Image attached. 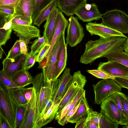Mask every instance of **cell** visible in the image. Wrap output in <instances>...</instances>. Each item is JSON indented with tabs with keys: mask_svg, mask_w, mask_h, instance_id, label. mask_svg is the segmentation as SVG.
Here are the masks:
<instances>
[{
	"mask_svg": "<svg viewBox=\"0 0 128 128\" xmlns=\"http://www.w3.org/2000/svg\"><path fill=\"white\" fill-rule=\"evenodd\" d=\"M12 80L19 87H24L32 84L33 78L28 70L23 69L12 77Z\"/></svg>",
	"mask_w": 128,
	"mask_h": 128,
	"instance_id": "21",
	"label": "cell"
},
{
	"mask_svg": "<svg viewBox=\"0 0 128 128\" xmlns=\"http://www.w3.org/2000/svg\"><path fill=\"white\" fill-rule=\"evenodd\" d=\"M78 91L73 95L60 112L56 115L55 119L57 120L58 122L62 119L67 113L72 104L73 99L76 95Z\"/></svg>",
	"mask_w": 128,
	"mask_h": 128,
	"instance_id": "38",
	"label": "cell"
},
{
	"mask_svg": "<svg viewBox=\"0 0 128 128\" xmlns=\"http://www.w3.org/2000/svg\"><path fill=\"white\" fill-rule=\"evenodd\" d=\"M47 87V84H44L41 88L40 93L38 104L39 116L43 110V105L46 96Z\"/></svg>",
	"mask_w": 128,
	"mask_h": 128,
	"instance_id": "37",
	"label": "cell"
},
{
	"mask_svg": "<svg viewBox=\"0 0 128 128\" xmlns=\"http://www.w3.org/2000/svg\"><path fill=\"white\" fill-rule=\"evenodd\" d=\"M69 68L65 69L62 76L58 78L51 81L53 102L61 100L64 96L72 83L73 76L70 74Z\"/></svg>",
	"mask_w": 128,
	"mask_h": 128,
	"instance_id": "8",
	"label": "cell"
},
{
	"mask_svg": "<svg viewBox=\"0 0 128 128\" xmlns=\"http://www.w3.org/2000/svg\"><path fill=\"white\" fill-rule=\"evenodd\" d=\"M50 47V44L47 42L42 47L40 50L36 54V62L38 63L41 62L47 55Z\"/></svg>",
	"mask_w": 128,
	"mask_h": 128,
	"instance_id": "41",
	"label": "cell"
},
{
	"mask_svg": "<svg viewBox=\"0 0 128 128\" xmlns=\"http://www.w3.org/2000/svg\"><path fill=\"white\" fill-rule=\"evenodd\" d=\"M68 24V20L65 17L62 12L58 9L56 16L54 32L50 44V49L47 55L41 62L38 63V68H42L46 64L49 56L56 41L62 32H65Z\"/></svg>",
	"mask_w": 128,
	"mask_h": 128,
	"instance_id": "11",
	"label": "cell"
},
{
	"mask_svg": "<svg viewBox=\"0 0 128 128\" xmlns=\"http://www.w3.org/2000/svg\"><path fill=\"white\" fill-rule=\"evenodd\" d=\"M102 116L101 112L99 113L90 108L88 111L86 120L93 121L99 125Z\"/></svg>",
	"mask_w": 128,
	"mask_h": 128,
	"instance_id": "40",
	"label": "cell"
},
{
	"mask_svg": "<svg viewBox=\"0 0 128 128\" xmlns=\"http://www.w3.org/2000/svg\"><path fill=\"white\" fill-rule=\"evenodd\" d=\"M26 106H18L15 120V128H20L23 123L25 114Z\"/></svg>",
	"mask_w": 128,
	"mask_h": 128,
	"instance_id": "32",
	"label": "cell"
},
{
	"mask_svg": "<svg viewBox=\"0 0 128 128\" xmlns=\"http://www.w3.org/2000/svg\"><path fill=\"white\" fill-rule=\"evenodd\" d=\"M86 71L96 78L103 79L114 80L116 76L109 74L99 69L87 70Z\"/></svg>",
	"mask_w": 128,
	"mask_h": 128,
	"instance_id": "33",
	"label": "cell"
},
{
	"mask_svg": "<svg viewBox=\"0 0 128 128\" xmlns=\"http://www.w3.org/2000/svg\"><path fill=\"white\" fill-rule=\"evenodd\" d=\"M56 7L46 19L44 26L43 36L50 44L53 38L56 28V16L58 8Z\"/></svg>",
	"mask_w": 128,
	"mask_h": 128,
	"instance_id": "19",
	"label": "cell"
},
{
	"mask_svg": "<svg viewBox=\"0 0 128 128\" xmlns=\"http://www.w3.org/2000/svg\"><path fill=\"white\" fill-rule=\"evenodd\" d=\"M108 61H114L119 62L128 68V53L124 51L116 52L105 56Z\"/></svg>",
	"mask_w": 128,
	"mask_h": 128,
	"instance_id": "28",
	"label": "cell"
},
{
	"mask_svg": "<svg viewBox=\"0 0 128 128\" xmlns=\"http://www.w3.org/2000/svg\"><path fill=\"white\" fill-rule=\"evenodd\" d=\"M86 30L91 36L93 35L99 36L105 39L117 36L128 38L124 34L106 26L101 23L89 22L86 25Z\"/></svg>",
	"mask_w": 128,
	"mask_h": 128,
	"instance_id": "12",
	"label": "cell"
},
{
	"mask_svg": "<svg viewBox=\"0 0 128 128\" xmlns=\"http://www.w3.org/2000/svg\"><path fill=\"white\" fill-rule=\"evenodd\" d=\"M87 115L85 116L78 120L76 123L75 128H84L86 123Z\"/></svg>",
	"mask_w": 128,
	"mask_h": 128,
	"instance_id": "49",
	"label": "cell"
},
{
	"mask_svg": "<svg viewBox=\"0 0 128 128\" xmlns=\"http://www.w3.org/2000/svg\"><path fill=\"white\" fill-rule=\"evenodd\" d=\"M87 0H57V7L67 16L73 15Z\"/></svg>",
	"mask_w": 128,
	"mask_h": 128,
	"instance_id": "18",
	"label": "cell"
},
{
	"mask_svg": "<svg viewBox=\"0 0 128 128\" xmlns=\"http://www.w3.org/2000/svg\"><path fill=\"white\" fill-rule=\"evenodd\" d=\"M124 50V51L128 53V38H126L125 42Z\"/></svg>",
	"mask_w": 128,
	"mask_h": 128,
	"instance_id": "51",
	"label": "cell"
},
{
	"mask_svg": "<svg viewBox=\"0 0 128 128\" xmlns=\"http://www.w3.org/2000/svg\"><path fill=\"white\" fill-rule=\"evenodd\" d=\"M68 21L66 38V43L70 47H74L82 41L85 33L83 28L78 22L76 17L71 16Z\"/></svg>",
	"mask_w": 128,
	"mask_h": 128,
	"instance_id": "9",
	"label": "cell"
},
{
	"mask_svg": "<svg viewBox=\"0 0 128 128\" xmlns=\"http://www.w3.org/2000/svg\"><path fill=\"white\" fill-rule=\"evenodd\" d=\"M15 8L7 6H0V14L2 15L9 19L14 17Z\"/></svg>",
	"mask_w": 128,
	"mask_h": 128,
	"instance_id": "39",
	"label": "cell"
},
{
	"mask_svg": "<svg viewBox=\"0 0 128 128\" xmlns=\"http://www.w3.org/2000/svg\"><path fill=\"white\" fill-rule=\"evenodd\" d=\"M0 46L4 45L10 38L12 30L11 29L12 20L0 14Z\"/></svg>",
	"mask_w": 128,
	"mask_h": 128,
	"instance_id": "20",
	"label": "cell"
},
{
	"mask_svg": "<svg viewBox=\"0 0 128 128\" xmlns=\"http://www.w3.org/2000/svg\"><path fill=\"white\" fill-rule=\"evenodd\" d=\"M36 55L32 54L30 52L26 55L24 69L28 70L34 65L36 62Z\"/></svg>",
	"mask_w": 128,
	"mask_h": 128,
	"instance_id": "36",
	"label": "cell"
},
{
	"mask_svg": "<svg viewBox=\"0 0 128 128\" xmlns=\"http://www.w3.org/2000/svg\"><path fill=\"white\" fill-rule=\"evenodd\" d=\"M102 24L124 34H128V15L120 10H107L103 14Z\"/></svg>",
	"mask_w": 128,
	"mask_h": 128,
	"instance_id": "3",
	"label": "cell"
},
{
	"mask_svg": "<svg viewBox=\"0 0 128 128\" xmlns=\"http://www.w3.org/2000/svg\"><path fill=\"white\" fill-rule=\"evenodd\" d=\"M90 108L86 97L85 93L82 97L76 111L71 118L69 122L71 123H76L82 117L87 115L88 110Z\"/></svg>",
	"mask_w": 128,
	"mask_h": 128,
	"instance_id": "25",
	"label": "cell"
},
{
	"mask_svg": "<svg viewBox=\"0 0 128 128\" xmlns=\"http://www.w3.org/2000/svg\"><path fill=\"white\" fill-rule=\"evenodd\" d=\"M67 44L64 42L60 50L54 80L58 78L66 67L67 58Z\"/></svg>",
	"mask_w": 128,
	"mask_h": 128,
	"instance_id": "24",
	"label": "cell"
},
{
	"mask_svg": "<svg viewBox=\"0 0 128 128\" xmlns=\"http://www.w3.org/2000/svg\"><path fill=\"white\" fill-rule=\"evenodd\" d=\"M100 122V128H118L119 124L112 120L108 118L102 111Z\"/></svg>",
	"mask_w": 128,
	"mask_h": 128,
	"instance_id": "31",
	"label": "cell"
},
{
	"mask_svg": "<svg viewBox=\"0 0 128 128\" xmlns=\"http://www.w3.org/2000/svg\"><path fill=\"white\" fill-rule=\"evenodd\" d=\"M84 128H100L98 124L92 121L86 120Z\"/></svg>",
	"mask_w": 128,
	"mask_h": 128,
	"instance_id": "50",
	"label": "cell"
},
{
	"mask_svg": "<svg viewBox=\"0 0 128 128\" xmlns=\"http://www.w3.org/2000/svg\"><path fill=\"white\" fill-rule=\"evenodd\" d=\"M122 93V92H116L109 97L114 102L120 113L122 121L120 125L127 126L128 125V117L122 104L121 97Z\"/></svg>",
	"mask_w": 128,
	"mask_h": 128,
	"instance_id": "26",
	"label": "cell"
},
{
	"mask_svg": "<svg viewBox=\"0 0 128 128\" xmlns=\"http://www.w3.org/2000/svg\"><path fill=\"white\" fill-rule=\"evenodd\" d=\"M52 0H36L35 5L32 16L33 20L39 12Z\"/></svg>",
	"mask_w": 128,
	"mask_h": 128,
	"instance_id": "35",
	"label": "cell"
},
{
	"mask_svg": "<svg viewBox=\"0 0 128 128\" xmlns=\"http://www.w3.org/2000/svg\"><path fill=\"white\" fill-rule=\"evenodd\" d=\"M64 33L65 32H63L58 39L49 56L47 64L42 69L44 84L54 80L59 52L62 44L65 42Z\"/></svg>",
	"mask_w": 128,
	"mask_h": 128,
	"instance_id": "4",
	"label": "cell"
},
{
	"mask_svg": "<svg viewBox=\"0 0 128 128\" xmlns=\"http://www.w3.org/2000/svg\"><path fill=\"white\" fill-rule=\"evenodd\" d=\"M72 76L71 84L59 104L56 115L60 112L76 92L80 89L84 88L87 82L86 77L81 74L80 70L74 72Z\"/></svg>",
	"mask_w": 128,
	"mask_h": 128,
	"instance_id": "10",
	"label": "cell"
},
{
	"mask_svg": "<svg viewBox=\"0 0 128 128\" xmlns=\"http://www.w3.org/2000/svg\"><path fill=\"white\" fill-rule=\"evenodd\" d=\"M57 6V0H52L38 14L33 20V24L40 26L47 18L54 8Z\"/></svg>",
	"mask_w": 128,
	"mask_h": 128,
	"instance_id": "22",
	"label": "cell"
},
{
	"mask_svg": "<svg viewBox=\"0 0 128 128\" xmlns=\"http://www.w3.org/2000/svg\"><path fill=\"white\" fill-rule=\"evenodd\" d=\"M122 88L128 89V75L122 76H116L114 80Z\"/></svg>",
	"mask_w": 128,
	"mask_h": 128,
	"instance_id": "43",
	"label": "cell"
},
{
	"mask_svg": "<svg viewBox=\"0 0 128 128\" xmlns=\"http://www.w3.org/2000/svg\"><path fill=\"white\" fill-rule=\"evenodd\" d=\"M26 55L22 54L14 60L6 57L3 60L2 70L8 76L11 77L16 73L23 69Z\"/></svg>",
	"mask_w": 128,
	"mask_h": 128,
	"instance_id": "17",
	"label": "cell"
},
{
	"mask_svg": "<svg viewBox=\"0 0 128 128\" xmlns=\"http://www.w3.org/2000/svg\"><path fill=\"white\" fill-rule=\"evenodd\" d=\"M61 100H60L53 104L42 117L37 122L36 128H41L52 122L55 118L58 107Z\"/></svg>",
	"mask_w": 128,
	"mask_h": 128,
	"instance_id": "23",
	"label": "cell"
},
{
	"mask_svg": "<svg viewBox=\"0 0 128 128\" xmlns=\"http://www.w3.org/2000/svg\"><path fill=\"white\" fill-rule=\"evenodd\" d=\"M0 112L6 118L12 128H15L16 114L18 106L8 90L0 85Z\"/></svg>",
	"mask_w": 128,
	"mask_h": 128,
	"instance_id": "6",
	"label": "cell"
},
{
	"mask_svg": "<svg viewBox=\"0 0 128 128\" xmlns=\"http://www.w3.org/2000/svg\"></svg>",
	"mask_w": 128,
	"mask_h": 128,
	"instance_id": "54",
	"label": "cell"
},
{
	"mask_svg": "<svg viewBox=\"0 0 128 128\" xmlns=\"http://www.w3.org/2000/svg\"><path fill=\"white\" fill-rule=\"evenodd\" d=\"M0 58L1 59L2 57L3 54V50L1 46H0Z\"/></svg>",
	"mask_w": 128,
	"mask_h": 128,
	"instance_id": "52",
	"label": "cell"
},
{
	"mask_svg": "<svg viewBox=\"0 0 128 128\" xmlns=\"http://www.w3.org/2000/svg\"><path fill=\"white\" fill-rule=\"evenodd\" d=\"M20 0H0V6H7L14 8Z\"/></svg>",
	"mask_w": 128,
	"mask_h": 128,
	"instance_id": "44",
	"label": "cell"
},
{
	"mask_svg": "<svg viewBox=\"0 0 128 128\" xmlns=\"http://www.w3.org/2000/svg\"><path fill=\"white\" fill-rule=\"evenodd\" d=\"M21 53L19 40H16L8 52L6 58L11 60H14L20 55Z\"/></svg>",
	"mask_w": 128,
	"mask_h": 128,
	"instance_id": "34",
	"label": "cell"
},
{
	"mask_svg": "<svg viewBox=\"0 0 128 128\" xmlns=\"http://www.w3.org/2000/svg\"><path fill=\"white\" fill-rule=\"evenodd\" d=\"M0 85L8 90L21 88L16 85L12 81L11 77L2 70L0 71Z\"/></svg>",
	"mask_w": 128,
	"mask_h": 128,
	"instance_id": "29",
	"label": "cell"
},
{
	"mask_svg": "<svg viewBox=\"0 0 128 128\" xmlns=\"http://www.w3.org/2000/svg\"><path fill=\"white\" fill-rule=\"evenodd\" d=\"M101 110L108 118L119 124L121 123L120 113L114 102L109 96L100 104Z\"/></svg>",
	"mask_w": 128,
	"mask_h": 128,
	"instance_id": "16",
	"label": "cell"
},
{
	"mask_svg": "<svg viewBox=\"0 0 128 128\" xmlns=\"http://www.w3.org/2000/svg\"><path fill=\"white\" fill-rule=\"evenodd\" d=\"M126 38L117 36L108 39L100 38L96 40H90L86 44L84 52L81 56L80 61L86 64L110 54L124 51Z\"/></svg>",
	"mask_w": 128,
	"mask_h": 128,
	"instance_id": "1",
	"label": "cell"
},
{
	"mask_svg": "<svg viewBox=\"0 0 128 128\" xmlns=\"http://www.w3.org/2000/svg\"><path fill=\"white\" fill-rule=\"evenodd\" d=\"M19 42L21 53L26 55L28 53V46L26 45L25 41L23 40L19 39Z\"/></svg>",
	"mask_w": 128,
	"mask_h": 128,
	"instance_id": "48",
	"label": "cell"
},
{
	"mask_svg": "<svg viewBox=\"0 0 128 128\" xmlns=\"http://www.w3.org/2000/svg\"><path fill=\"white\" fill-rule=\"evenodd\" d=\"M36 0H20L15 8V16L32 24Z\"/></svg>",
	"mask_w": 128,
	"mask_h": 128,
	"instance_id": "13",
	"label": "cell"
},
{
	"mask_svg": "<svg viewBox=\"0 0 128 128\" xmlns=\"http://www.w3.org/2000/svg\"><path fill=\"white\" fill-rule=\"evenodd\" d=\"M94 93V103L100 104L112 94L122 92V88L114 80L103 79L93 85Z\"/></svg>",
	"mask_w": 128,
	"mask_h": 128,
	"instance_id": "5",
	"label": "cell"
},
{
	"mask_svg": "<svg viewBox=\"0 0 128 128\" xmlns=\"http://www.w3.org/2000/svg\"><path fill=\"white\" fill-rule=\"evenodd\" d=\"M82 98L78 102L77 104L74 108L73 110L70 111L65 118L62 119L59 122H58V124L62 126H64L66 124L69 122V121L71 118L76 111L80 103Z\"/></svg>",
	"mask_w": 128,
	"mask_h": 128,
	"instance_id": "42",
	"label": "cell"
},
{
	"mask_svg": "<svg viewBox=\"0 0 128 128\" xmlns=\"http://www.w3.org/2000/svg\"><path fill=\"white\" fill-rule=\"evenodd\" d=\"M42 72L37 74L33 78V89L32 97L28 102L25 116L20 128H36L39 118V97L41 88L44 84Z\"/></svg>",
	"mask_w": 128,
	"mask_h": 128,
	"instance_id": "2",
	"label": "cell"
},
{
	"mask_svg": "<svg viewBox=\"0 0 128 128\" xmlns=\"http://www.w3.org/2000/svg\"><path fill=\"white\" fill-rule=\"evenodd\" d=\"M78 18L84 22H90L102 18L103 14L99 12L95 3H86L78 8L75 14Z\"/></svg>",
	"mask_w": 128,
	"mask_h": 128,
	"instance_id": "14",
	"label": "cell"
},
{
	"mask_svg": "<svg viewBox=\"0 0 128 128\" xmlns=\"http://www.w3.org/2000/svg\"><path fill=\"white\" fill-rule=\"evenodd\" d=\"M33 89V86L28 88H23V90L24 95L28 102L31 98Z\"/></svg>",
	"mask_w": 128,
	"mask_h": 128,
	"instance_id": "47",
	"label": "cell"
},
{
	"mask_svg": "<svg viewBox=\"0 0 128 128\" xmlns=\"http://www.w3.org/2000/svg\"><path fill=\"white\" fill-rule=\"evenodd\" d=\"M98 69L115 76H122L128 75V68L121 64L114 61L100 62Z\"/></svg>",
	"mask_w": 128,
	"mask_h": 128,
	"instance_id": "15",
	"label": "cell"
},
{
	"mask_svg": "<svg viewBox=\"0 0 128 128\" xmlns=\"http://www.w3.org/2000/svg\"><path fill=\"white\" fill-rule=\"evenodd\" d=\"M122 104L128 117V96L122 93L121 97Z\"/></svg>",
	"mask_w": 128,
	"mask_h": 128,
	"instance_id": "45",
	"label": "cell"
},
{
	"mask_svg": "<svg viewBox=\"0 0 128 128\" xmlns=\"http://www.w3.org/2000/svg\"><path fill=\"white\" fill-rule=\"evenodd\" d=\"M24 88L8 90L13 100L18 106H27L28 101L24 93Z\"/></svg>",
	"mask_w": 128,
	"mask_h": 128,
	"instance_id": "27",
	"label": "cell"
},
{
	"mask_svg": "<svg viewBox=\"0 0 128 128\" xmlns=\"http://www.w3.org/2000/svg\"><path fill=\"white\" fill-rule=\"evenodd\" d=\"M0 128H12L7 119L0 112Z\"/></svg>",
	"mask_w": 128,
	"mask_h": 128,
	"instance_id": "46",
	"label": "cell"
},
{
	"mask_svg": "<svg viewBox=\"0 0 128 128\" xmlns=\"http://www.w3.org/2000/svg\"><path fill=\"white\" fill-rule=\"evenodd\" d=\"M123 128H128V126L127 125L126 126H123Z\"/></svg>",
	"mask_w": 128,
	"mask_h": 128,
	"instance_id": "53",
	"label": "cell"
},
{
	"mask_svg": "<svg viewBox=\"0 0 128 128\" xmlns=\"http://www.w3.org/2000/svg\"><path fill=\"white\" fill-rule=\"evenodd\" d=\"M11 29L19 39L25 41L27 46L31 39L40 37V30L37 27L15 16L12 20Z\"/></svg>",
	"mask_w": 128,
	"mask_h": 128,
	"instance_id": "7",
	"label": "cell"
},
{
	"mask_svg": "<svg viewBox=\"0 0 128 128\" xmlns=\"http://www.w3.org/2000/svg\"><path fill=\"white\" fill-rule=\"evenodd\" d=\"M46 42V39L43 35L42 37H39L35 40L30 46V54L36 55Z\"/></svg>",
	"mask_w": 128,
	"mask_h": 128,
	"instance_id": "30",
	"label": "cell"
}]
</instances>
